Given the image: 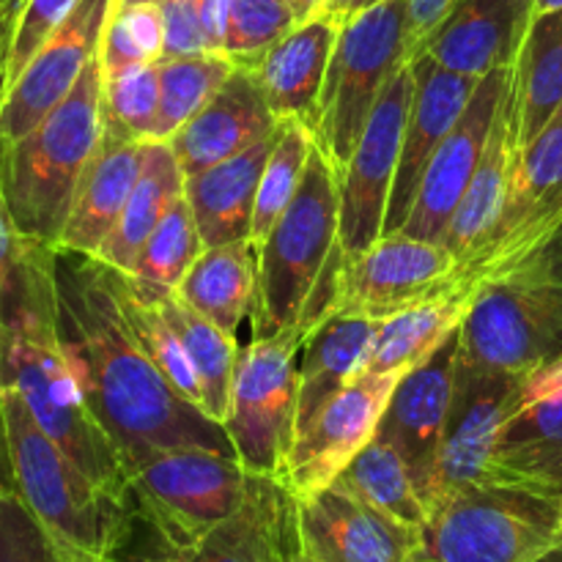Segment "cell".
<instances>
[{
    "label": "cell",
    "instance_id": "obj_1",
    "mask_svg": "<svg viewBox=\"0 0 562 562\" xmlns=\"http://www.w3.org/2000/svg\"><path fill=\"white\" fill-rule=\"evenodd\" d=\"M58 318L88 409L119 448L126 470L179 448L236 456L223 423L187 401L132 335L108 263L55 250Z\"/></svg>",
    "mask_w": 562,
    "mask_h": 562
},
{
    "label": "cell",
    "instance_id": "obj_2",
    "mask_svg": "<svg viewBox=\"0 0 562 562\" xmlns=\"http://www.w3.org/2000/svg\"><path fill=\"white\" fill-rule=\"evenodd\" d=\"M0 384L20 393L38 426L110 497L130 499V470L77 382L58 318L55 247L25 239L5 324Z\"/></svg>",
    "mask_w": 562,
    "mask_h": 562
},
{
    "label": "cell",
    "instance_id": "obj_3",
    "mask_svg": "<svg viewBox=\"0 0 562 562\" xmlns=\"http://www.w3.org/2000/svg\"><path fill=\"white\" fill-rule=\"evenodd\" d=\"M340 181L327 154L313 146L300 190L258 245L256 335H274L329 313L340 256Z\"/></svg>",
    "mask_w": 562,
    "mask_h": 562
},
{
    "label": "cell",
    "instance_id": "obj_4",
    "mask_svg": "<svg viewBox=\"0 0 562 562\" xmlns=\"http://www.w3.org/2000/svg\"><path fill=\"white\" fill-rule=\"evenodd\" d=\"M102 60L16 140L0 143V187L22 239L58 250L77 181L102 132Z\"/></svg>",
    "mask_w": 562,
    "mask_h": 562
},
{
    "label": "cell",
    "instance_id": "obj_5",
    "mask_svg": "<svg viewBox=\"0 0 562 562\" xmlns=\"http://www.w3.org/2000/svg\"><path fill=\"white\" fill-rule=\"evenodd\" d=\"M16 494L38 525L80 562H99L126 516V503L99 488L44 431L14 387L0 384Z\"/></svg>",
    "mask_w": 562,
    "mask_h": 562
},
{
    "label": "cell",
    "instance_id": "obj_6",
    "mask_svg": "<svg viewBox=\"0 0 562 562\" xmlns=\"http://www.w3.org/2000/svg\"><path fill=\"white\" fill-rule=\"evenodd\" d=\"M562 355V236L514 272L477 289L464 324V366L527 373Z\"/></svg>",
    "mask_w": 562,
    "mask_h": 562
},
{
    "label": "cell",
    "instance_id": "obj_7",
    "mask_svg": "<svg viewBox=\"0 0 562 562\" xmlns=\"http://www.w3.org/2000/svg\"><path fill=\"white\" fill-rule=\"evenodd\" d=\"M412 49L409 0H379L340 22L313 130L316 146L338 176L349 165L384 86L412 60Z\"/></svg>",
    "mask_w": 562,
    "mask_h": 562
},
{
    "label": "cell",
    "instance_id": "obj_8",
    "mask_svg": "<svg viewBox=\"0 0 562 562\" xmlns=\"http://www.w3.org/2000/svg\"><path fill=\"white\" fill-rule=\"evenodd\" d=\"M560 541V497L503 483H470L428 510L420 560L538 562Z\"/></svg>",
    "mask_w": 562,
    "mask_h": 562
},
{
    "label": "cell",
    "instance_id": "obj_9",
    "mask_svg": "<svg viewBox=\"0 0 562 562\" xmlns=\"http://www.w3.org/2000/svg\"><path fill=\"white\" fill-rule=\"evenodd\" d=\"M313 327L296 324L274 335H256L239 349L225 431L250 475L280 477L294 445L296 371Z\"/></svg>",
    "mask_w": 562,
    "mask_h": 562
},
{
    "label": "cell",
    "instance_id": "obj_10",
    "mask_svg": "<svg viewBox=\"0 0 562 562\" xmlns=\"http://www.w3.org/2000/svg\"><path fill=\"white\" fill-rule=\"evenodd\" d=\"M250 472L234 456L201 448L154 453L130 470L135 503L184 549H195L241 505Z\"/></svg>",
    "mask_w": 562,
    "mask_h": 562
},
{
    "label": "cell",
    "instance_id": "obj_11",
    "mask_svg": "<svg viewBox=\"0 0 562 562\" xmlns=\"http://www.w3.org/2000/svg\"><path fill=\"white\" fill-rule=\"evenodd\" d=\"M562 236V126L519 148L503 206L461 272L477 283L514 272Z\"/></svg>",
    "mask_w": 562,
    "mask_h": 562
},
{
    "label": "cell",
    "instance_id": "obj_12",
    "mask_svg": "<svg viewBox=\"0 0 562 562\" xmlns=\"http://www.w3.org/2000/svg\"><path fill=\"white\" fill-rule=\"evenodd\" d=\"M464 283L477 280L461 272L459 258L448 247L395 231L340 261L329 313L387 322Z\"/></svg>",
    "mask_w": 562,
    "mask_h": 562
},
{
    "label": "cell",
    "instance_id": "obj_13",
    "mask_svg": "<svg viewBox=\"0 0 562 562\" xmlns=\"http://www.w3.org/2000/svg\"><path fill=\"white\" fill-rule=\"evenodd\" d=\"M415 71L406 60L384 86L366 132L351 154L340 181V256L351 258L384 236L390 192L401 159L406 119H409Z\"/></svg>",
    "mask_w": 562,
    "mask_h": 562
},
{
    "label": "cell",
    "instance_id": "obj_14",
    "mask_svg": "<svg viewBox=\"0 0 562 562\" xmlns=\"http://www.w3.org/2000/svg\"><path fill=\"white\" fill-rule=\"evenodd\" d=\"M404 373H360L294 439L278 481L291 497L329 486L344 467L376 437L379 423Z\"/></svg>",
    "mask_w": 562,
    "mask_h": 562
},
{
    "label": "cell",
    "instance_id": "obj_15",
    "mask_svg": "<svg viewBox=\"0 0 562 562\" xmlns=\"http://www.w3.org/2000/svg\"><path fill=\"white\" fill-rule=\"evenodd\" d=\"M302 552L313 562H417L423 530L404 525L346 488L294 497Z\"/></svg>",
    "mask_w": 562,
    "mask_h": 562
},
{
    "label": "cell",
    "instance_id": "obj_16",
    "mask_svg": "<svg viewBox=\"0 0 562 562\" xmlns=\"http://www.w3.org/2000/svg\"><path fill=\"white\" fill-rule=\"evenodd\" d=\"M483 483L562 499V355L525 373L519 404L499 428Z\"/></svg>",
    "mask_w": 562,
    "mask_h": 562
},
{
    "label": "cell",
    "instance_id": "obj_17",
    "mask_svg": "<svg viewBox=\"0 0 562 562\" xmlns=\"http://www.w3.org/2000/svg\"><path fill=\"white\" fill-rule=\"evenodd\" d=\"M521 382H525V373L483 371L459 360L453 404H450L448 426H445L437 467H434L428 510L445 494L486 481L488 459L497 445L499 428L519 404Z\"/></svg>",
    "mask_w": 562,
    "mask_h": 562
},
{
    "label": "cell",
    "instance_id": "obj_18",
    "mask_svg": "<svg viewBox=\"0 0 562 562\" xmlns=\"http://www.w3.org/2000/svg\"><path fill=\"white\" fill-rule=\"evenodd\" d=\"M110 11L113 0H77L14 86L0 93V143L27 135L75 88L99 55Z\"/></svg>",
    "mask_w": 562,
    "mask_h": 562
},
{
    "label": "cell",
    "instance_id": "obj_19",
    "mask_svg": "<svg viewBox=\"0 0 562 562\" xmlns=\"http://www.w3.org/2000/svg\"><path fill=\"white\" fill-rule=\"evenodd\" d=\"M510 75H514V66L488 71L477 80V88L467 102L464 113L428 162L420 190H417L415 209L401 228L406 236L442 245L450 220H453L456 209H459L461 198H464L467 187H470L472 176L481 165L483 151H486L494 115H497L499 99L508 88Z\"/></svg>",
    "mask_w": 562,
    "mask_h": 562
},
{
    "label": "cell",
    "instance_id": "obj_20",
    "mask_svg": "<svg viewBox=\"0 0 562 562\" xmlns=\"http://www.w3.org/2000/svg\"><path fill=\"white\" fill-rule=\"evenodd\" d=\"M461 355V329H456L431 357L409 368L395 384L390 404L379 423L376 437L401 450L415 475L423 505L431 503L434 467L453 404L456 368Z\"/></svg>",
    "mask_w": 562,
    "mask_h": 562
},
{
    "label": "cell",
    "instance_id": "obj_21",
    "mask_svg": "<svg viewBox=\"0 0 562 562\" xmlns=\"http://www.w3.org/2000/svg\"><path fill=\"white\" fill-rule=\"evenodd\" d=\"M412 71H415V93H412L393 192H390L384 236L401 231L409 220L428 162L456 126V121L461 119L467 102L475 93L477 80H481V77L445 69L428 55H412Z\"/></svg>",
    "mask_w": 562,
    "mask_h": 562
},
{
    "label": "cell",
    "instance_id": "obj_22",
    "mask_svg": "<svg viewBox=\"0 0 562 562\" xmlns=\"http://www.w3.org/2000/svg\"><path fill=\"white\" fill-rule=\"evenodd\" d=\"M536 20V0H456L412 55H428L459 75L483 77L519 60Z\"/></svg>",
    "mask_w": 562,
    "mask_h": 562
},
{
    "label": "cell",
    "instance_id": "obj_23",
    "mask_svg": "<svg viewBox=\"0 0 562 562\" xmlns=\"http://www.w3.org/2000/svg\"><path fill=\"white\" fill-rule=\"evenodd\" d=\"M278 124L256 69L236 66L220 91L168 143L184 176H192L247 151Z\"/></svg>",
    "mask_w": 562,
    "mask_h": 562
},
{
    "label": "cell",
    "instance_id": "obj_24",
    "mask_svg": "<svg viewBox=\"0 0 562 562\" xmlns=\"http://www.w3.org/2000/svg\"><path fill=\"white\" fill-rule=\"evenodd\" d=\"M340 22V16L318 11L285 33L261 58L256 69L258 82L280 121L300 119L316 130L318 99L338 42Z\"/></svg>",
    "mask_w": 562,
    "mask_h": 562
},
{
    "label": "cell",
    "instance_id": "obj_25",
    "mask_svg": "<svg viewBox=\"0 0 562 562\" xmlns=\"http://www.w3.org/2000/svg\"><path fill=\"white\" fill-rule=\"evenodd\" d=\"M382 322L351 313H327L307 333L296 371L294 439L322 415L324 406L349 387L366 368Z\"/></svg>",
    "mask_w": 562,
    "mask_h": 562
},
{
    "label": "cell",
    "instance_id": "obj_26",
    "mask_svg": "<svg viewBox=\"0 0 562 562\" xmlns=\"http://www.w3.org/2000/svg\"><path fill=\"white\" fill-rule=\"evenodd\" d=\"M140 146L143 140H121L99 132L97 148L77 181L58 250L97 256L119 223L126 198L135 187L140 170Z\"/></svg>",
    "mask_w": 562,
    "mask_h": 562
},
{
    "label": "cell",
    "instance_id": "obj_27",
    "mask_svg": "<svg viewBox=\"0 0 562 562\" xmlns=\"http://www.w3.org/2000/svg\"><path fill=\"white\" fill-rule=\"evenodd\" d=\"M294 497L278 477L250 475L239 508L190 552V562H285Z\"/></svg>",
    "mask_w": 562,
    "mask_h": 562
},
{
    "label": "cell",
    "instance_id": "obj_28",
    "mask_svg": "<svg viewBox=\"0 0 562 562\" xmlns=\"http://www.w3.org/2000/svg\"><path fill=\"white\" fill-rule=\"evenodd\" d=\"M278 126L247 151L212 165L201 173L184 176V198L195 214L206 247L250 239L258 184L272 154Z\"/></svg>",
    "mask_w": 562,
    "mask_h": 562
},
{
    "label": "cell",
    "instance_id": "obj_29",
    "mask_svg": "<svg viewBox=\"0 0 562 562\" xmlns=\"http://www.w3.org/2000/svg\"><path fill=\"white\" fill-rule=\"evenodd\" d=\"M516 154H519V82H516L514 66V75H510L508 88L499 99L497 115H494L486 151H483L481 165H477L442 239V245L459 258L461 267L470 261L486 231L497 220L510 173H514Z\"/></svg>",
    "mask_w": 562,
    "mask_h": 562
},
{
    "label": "cell",
    "instance_id": "obj_30",
    "mask_svg": "<svg viewBox=\"0 0 562 562\" xmlns=\"http://www.w3.org/2000/svg\"><path fill=\"white\" fill-rule=\"evenodd\" d=\"M179 195H184V170H181L170 143L143 140L135 187L126 198L119 223L93 258L108 263L115 272L132 274L143 245Z\"/></svg>",
    "mask_w": 562,
    "mask_h": 562
},
{
    "label": "cell",
    "instance_id": "obj_31",
    "mask_svg": "<svg viewBox=\"0 0 562 562\" xmlns=\"http://www.w3.org/2000/svg\"><path fill=\"white\" fill-rule=\"evenodd\" d=\"M258 294V250L250 239L206 247L176 296L223 333H239V324L256 307Z\"/></svg>",
    "mask_w": 562,
    "mask_h": 562
},
{
    "label": "cell",
    "instance_id": "obj_32",
    "mask_svg": "<svg viewBox=\"0 0 562 562\" xmlns=\"http://www.w3.org/2000/svg\"><path fill=\"white\" fill-rule=\"evenodd\" d=\"M477 289V283H464L382 322L362 373H406L420 366L456 329H461Z\"/></svg>",
    "mask_w": 562,
    "mask_h": 562
},
{
    "label": "cell",
    "instance_id": "obj_33",
    "mask_svg": "<svg viewBox=\"0 0 562 562\" xmlns=\"http://www.w3.org/2000/svg\"><path fill=\"white\" fill-rule=\"evenodd\" d=\"M519 148L536 140L562 104V9L538 14L516 60Z\"/></svg>",
    "mask_w": 562,
    "mask_h": 562
},
{
    "label": "cell",
    "instance_id": "obj_34",
    "mask_svg": "<svg viewBox=\"0 0 562 562\" xmlns=\"http://www.w3.org/2000/svg\"><path fill=\"white\" fill-rule=\"evenodd\" d=\"M157 300L159 311L165 313L170 327L179 335L181 346H184L187 357H190L195 376L201 382L203 404L201 409L206 412L212 420L223 423L228 417L231 406V384H234L236 360H239V346H236L234 335L223 333L214 327L209 318L192 311L184 300L173 294H151Z\"/></svg>",
    "mask_w": 562,
    "mask_h": 562
},
{
    "label": "cell",
    "instance_id": "obj_35",
    "mask_svg": "<svg viewBox=\"0 0 562 562\" xmlns=\"http://www.w3.org/2000/svg\"><path fill=\"white\" fill-rule=\"evenodd\" d=\"M333 483L404 525L420 530L426 527L428 510L417 492L415 475L401 450L387 439L373 437Z\"/></svg>",
    "mask_w": 562,
    "mask_h": 562
},
{
    "label": "cell",
    "instance_id": "obj_36",
    "mask_svg": "<svg viewBox=\"0 0 562 562\" xmlns=\"http://www.w3.org/2000/svg\"><path fill=\"white\" fill-rule=\"evenodd\" d=\"M110 280H113V289L119 294L121 313H124L126 324H130L132 335L143 346V351L151 357L154 366L162 371V376L173 384L176 393L184 395L195 406H201L203 395L201 382L195 376V368H192L176 329L170 327L165 313L159 311L157 300L146 289H140L130 274L110 269Z\"/></svg>",
    "mask_w": 562,
    "mask_h": 562
},
{
    "label": "cell",
    "instance_id": "obj_37",
    "mask_svg": "<svg viewBox=\"0 0 562 562\" xmlns=\"http://www.w3.org/2000/svg\"><path fill=\"white\" fill-rule=\"evenodd\" d=\"M157 69L159 110L151 140H170L220 91L236 64L225 53H198L157 60Z\"/></svg>",
    "mask_w": 562,
    "mask_h": 562
},
{
    "label": "cell",
    "instance_id": "obj_38",
    "mask_svg": "<svg viewBox=\"0 0 562 562\" xmlns=\"http://www.w3.org/2000/svg\"><path fill=\"white\" fill-rule=\"evenodd\" d=\"M203 250L206 245L198 231L195 214L187 198L179 195L143 245L130 278L148 294H173Z\"/></svg>",
    "mask_w": 562,
    "mask_h": 562
},
{
    "label": "cell",
    "instance_id": "obj_39",
    "mask_svg": "<svg viewBox=\"0 0 562 562\" xmlns=\"http://www.w3.org/2000/svg\"><path fill=\"white\" fill-rule=\"evenodd\" d=\"M313 146H316V137H313V130L305 121H280L272 154H269L261 184H258L256 214H252L250 231V241L256 245V250L267 239L272 225L280 220V214L289 209L296 190H300V181L305 176V165L311 159Z\"/></svg>",
    "mask_w": 562,
    "mask_h": 562
},
{
    "label": "cell",
    "instance_id": "obj_40",
    "mask_svg": "<svg viewBox=\"0 0 562 562\" xmlns=\"http://www.w3.org/2000/svg\"><path fill=\"white\" fill-rule=\"evenodd\" d=\"M159 110V69L154 64L104 75L102 132L121 140H151Z\"/></svg>",
    "mask_w": 562,
    "mask_h": 562
},
{
    "label": "cell",
    "instance_id": "obj_41",
    "mask_svg": "<svg viewBox=\"0 0 562 562\" xmlns=\"http://www.w3.org/2000/svg\"><path fill=\"white\" fill-rule=\"evenodd\" d=\"M305 16L291 0H231L223 53L245 69H258L269 47Z\"/></svg>",
    "mask_w": 562,
    "mask_h": 562
},
{
    "label": "cell",
    "instance_id": "obj_42",
    "mask_svg": "<svg viewBox=\"0 0 562 562\" xmlns=\"http://www.w3.org/2000/svg\"><path fill=\"white\" fill-rule=\"evenodd\" d=\"M159 53H162V22H159L157 3L110 11L102 44H99L104 75L130 69V66L154 64L159 60Z\"/></svg>",
    "mask_w": 562,
    "mask_h": 562
},
{
    "label": "cell",
    "instance_id": "obj_43",
    "mask_svg": "<svg viewBox=\"0 0 562 562\" xmlns=\"http://www.w3.org/2000/svg\"><path fill=\"white\" fill-rule=\"evenodd\" d=\"M0 562H80L31 514L20 494L0 499Z\"/></svg>",
    "mask_w": 562,
    "mask_h": 562
},
{
    "label": "cell",
    "instance_id": "obj_44",
    "mask_svg": "<svg viewBox=\"0 0 562 562\" xmlns=\"http://www.w3.org/2000/svg\"><path fill=\"white\" fill-rule=\"evenodd\" d=\"M192 549L176 543L130 494L126 516L99 562H190Z\"/></svg>",
    "mask_w": 562,
    "mask_h": 562
},
{
    "label": "cell",
    "instance_id": "obj_45",
    "mask_svg": "<svg viewBox=\"0 0 562 562\" xmlns=\"http://www.w3.org/2000/svg\"><path fill=\"white\" fill-rule=\"evenodd\" d=\"M77 0H25L20 9V16L11 31L9 49H5V66H3V82H0V93L5 88L14 86L16 77L25 71L33 55L42 49V44L53 36L55 27L71 14Z\"/></svg>",
    "mask_w": 562,
    "mask_h": 562
},
{
    "label": "cell",
    "instance_id": "obj_46",
    "mask_svg": "<svg viewBox=\"0 0 562 562\" xmlns=\"http://www.w3.org/2000/svg\"><path fill=\"white\" fill-rule=\"evenodd\" d=\"M157 9L162 22L159 60L209 53L201 25V0H159Z\"/></svg>",
    "mask_w": 562,
    "mask_h": 562
},
{
    "label": "cell",
    "instance_id": "obj_47",
    "mask_svg": "<svg viewBox=\"0 0 562 562\" xmlns=\"http://www.w3.org/2000/svg\"><path fill=\"white\" fill-rule=\"evenodd\" d=\"M22 234L16 231L14 217L5 203L3 187H0V362H3V344H5V324H9V305L16 283V267H20L22 252Z\"/></svg>",
    "mask_w": 562,
    "mask_h": 562
},
{
    "label": "cell",
    "instance_id": "obj_48",
    "mask_svg": "<svg viewBox=\"0 0 562 562\" xmlns=\"http://www.w3.org/2000/svg\"><path fill=\"white\" fill-rule=\"evenodd\" d=\"M456 0H409V20H412V36H415V47L420 38H426L434 27L439 25L445 14L453 9ZM415 53V49H412Z\"/></svg>",
    "mask_w": 562,
    "mask_h": 562
},
{
    "label": "cell",
    "instance_id": "obj_49",
    "mask_svg": "<svg viewBox=\"0 0 562 562\" xmlns=\"http://www.w3.org/2000/svg\"><path fill=\"white\" fill-rule=\"evenodd\" d=\"M16 492L14 481V464H11V448H9V431H5L3 406H0V499Z\"/></svg>",
    "mask_w": 562,
    "mask_h": 562
},
{
    "label": "cell",
    "instance_id": "obj_50",
    "mask_svg": "<svg viewBox=\"0 0 562 562\" xmlns=\"http://www.w3.org/2000/svg\"><path fill=\"white\" fill-rule=\"evenodd\" d=\"M25 0H0V82H3V66H5V49H9L11 31L20 16V9Z\"/></svg>",
    "mask_w": 562,
    "mask_h": 562
},
{
    "label": "cell",
    "instance_id": "obj_51",
    "mask_svg": "<svg viewBox=\"0 0 562 562\" xmlns=\"http://www.w3.org/2000/svg\"><path fill=\"white\" fill-rule=\"evenodd\" d=\"M362 9H366V0H327V5H324V11L340 16V20H346V16L357 14Z\"/></svg>",
    "mask_w": 562,
    "mask_h": 562
},
{
    "label": "cell",
    "instance_id": "obj_52",
    "mask_svg": "<svg viewBox=\"0 0 562 562\" xmlns=\"http://www.w3.org/2000/svg\"><path fill=\"white\" fill-rule=\"evenodd\" d=\"M296 514V510H294ZM285 562H313L307 558L305 552H302V543H300V532H296V521H294V532H291V543H289V558Z\"/></svg>",
    "mask_w": 562,
    "mask_h": 562
},
{
    "label": "cell",
    "instance_id": "obj_53",
    "mask_svg": "<svg viewBox=\"0 0 562 562\" xmlns=\"http://www.w3.org/2000/svg\"><path fill=\"white\" fill-rule=\"evenodd\" d=\"M291 3H294L296 9H300V14L307 20V16H313V14H318V11H324L327 0H291Z\"/></svg>",
    "mask_w": 562,
    "mask_h": 562
},
{
    "label": "cell",
    "instance_id": "obj_54",
    "mask_svg": "<svg viewBox=\"0 0 562 562\" xmlns=\"http://www.w3.org/2000/svg\"><path fill=\"white\" fill-rule=\"evenodd\" d=\"M562 0H536V16L538 14H549V11H560Z\"/></svg>",
    "mask_w": 562,
    "mask_h": 562
},
{
    "label": "cell",
    "instance_id": "obj_55",
    "mask_svg": "<svg viewBox=\"0 0 562 562\" xmlns=\"http://www.w3.org/2000/svg\"><path fill=\"white\" fill-rule=\"evenodd\" d=\"M159 0H113V9H132V5H154Z\"/></svg>",
    "mask_w": 562,
    "mask_h": 562
},
{
    "label": "cell",
    "instance_id": "obj_56",
    "mask_svg": "<svg viewBox=\"0 0 562 562\" xmlns=\"http://www.w3.org/2000/svg\"><path fill=\"white\" fill-rule=\"evenodd\" d=\"M538 562H562V541L558 543V547L552 549V552H547V554H543V558L538 560Z\"/></svg>",
    "mask_w": 562,
    "mask_h": 562
},
{
    "label": "cell",
    "instance_id": "obj_57",
    "mask_svg": "<svg viewBox=\"0 0 562 562\" xmlns=\"http://www.w3.org/2000/svg\"><path fill=\"white\" fill-rule=\"evenodd\" d=\"M554 121H558V124L562 126V104H560V110H558V115H554Z\"/></svg>",
    "mask_w": 562,
    "mask_h": 562
},
{
    "label": "cell",
    "instance_id": "obj_58",
    "mask_svg": "<svg viewBox=\"0 0 562 562\" xmlns=\"http://www.w3.org/2000/svg\"><path fill=\"white\" fill-rule=\"evenodd\" d=\"M373 3H379V0H366V9H368V5H373Z\"/></svg>",
    "mask_w": 562,
    "mask_h": 562
},
{
    "label": "cell",
    "instance_id": "obj_59",
    "mask_svg": "<svg viewBox=\"0 0 562 562\" xmlns=\"http://www.w3.org/2000/svg\"><path fill=\"white\" fill-rule=\"evenodd\" d=\"M417 562H431V560H417Z\"/></svg>",
    "mask_w": 562,
    "mask_h": 562
}]
</instances>
